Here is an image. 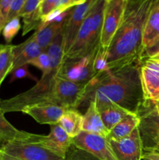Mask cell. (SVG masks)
I'll list each match as a JSON object with an SVG mask.
<instances>
[{
    "mask_svg": "<svg viewBox=\"0 0 159 160\" xmlns=\"http://www.w3.org/2000/svg\"><path fill=\"white\" fill-rule=\"evenodd\" d=\"M82 131L89 134L108 137L109 132L104 128L100 112L94 101L89 102L87 111L83 115Z\"/></svg>",
    "mask_w": 159,
    "mask_h": 160,
    "instance_id": "cell-18",
    "label": "cell"
},
{
    "mask_svg": "<svg viewBox=\"0 0 159 160\" xmlns=\"http://www.w3.org/2000/svg\"><path fill=\"white\" fill-rule=\"evenodd\" d=\"M10 3L11 0H1L0 1V13L2 16L4 20H6V22L9 12Z\"/></svg>",
    "mask_w": 159,
    "mask_h": 160,
    "instance_id": "cell-34",
    "label": "cell"
},
{
    "mask_svg": "<svg viewBox=\"0 0 159 160\" xmlns=\"http://www.w3.org/2000/svg\"><path fill=\"white\" fill-rule=\"evenodd\" d=\"M1 160H20V159H17V158L12 157V156H8V155L5 154V153H3L2 152Z\"/></svg>",
    "mask_w": 159,
    "mask_h": 160,
    "instance_id": "cell-35",
    "label": "cell"
},
{
    "mask_svg": "<svg viewBox=\"0 0 159 160\" xmlns=\"http://www.w3.org/2000/svg\"><path fill=\"white\" fill-rule=\"evenodd\" d=\"M159 39V0H153L143 35V49L154 45Z\"/></svg>",
    "mask_w": 159,
    "mask_h": 160,
    "instance_id": "cell-17",
    "label": "cell"
},
{
    "mask_svg": "<svg viewBox=\"0 0 159 160\" xmlns=\"http://www.w3.org/2000/svg\"><path fill=\"white\" fill-rule=\"evenodd\" d=\"M72 141L73 145L87 152L98 160H118L107 137L82 131Z\"/></svg>",
    "mask_w": 159,
    "mask_h": 160,
    "instance_id": "cell-9",
    "label": "cell"
},
{
    "mask_svg": "<svg viewBox=\"0 0 159 160\" xmlns=\"http://www.w3.org/2000/svg\"><path fill=\"white\" fill-rule=\"evenodd\" d=\"M65 160H98L91 154L79 148L72 143L69 148Z\"/></svg>",
    "mask_w": 159,
    "mask_h": 160,
    "instance_id": "cell-28",
    "label": "cell"
},
{
    "mask_svg": "<svg viewBox=\"0 0 159 160\" xmlns=\"http://www.w3.org/2000/svg\"><path fill=\"white\" fill-rule=\"evenodd\" d=\"M23 78H30V79L36 81V83L39 81L36 77H34L30 72L29 69H28V65H23L11 71L9 82L12 83L17 80L23 79Z\"/></svg>",
    "mask_w": 159,
    "mask_h": 160,
    "instance_id": "cell-29",
    "label": "cell"
},
{
    "mask_svg": "<svg viewBox=\"0 0 159 160\" xmlns=\"http://www.w3.org/2000/svg\"><path fill=\"white\" fill-rule=\"evenodd\" d=\"M98 49L84 57L65 59L58 76L72 82L87 84L94 77V62Z\"/></svg>",
    "mask_w": 159,
    "mask_h": 160,
    "instance_id": "cell-6",
    "label": "cell"
},
{
    "mask_svg": "<svg viewBox=\"0 0 159 160\" xmlns=\"http://www.w3.org/2000/svg\"><path fill=\"white\" fill-rule=\"evenodd\" d=\"M29 64L41 70L42 74H45L51 70V60L47 52H41L37 57L32 59Z\"/></svg>",
    "mask_w": 159,
    "mask_h": 160,
    "instance_id": "cell-27",
    "label": "cell"
},
{
    "mask_svg": "<svg viewBox=\"0 0 159 160\" xmlns=\"http://www.w3.org/2000/svg\"><path fill=\"white\" fill-rule=\"evenodd\" d=\"M138 130L144 149L159 150V113L152 102L145 101L139 110Z\"/></svg>",
    "mask_w": 159,
    "mask_h": 160,
    "instance_id": "cell-4",
    "label": "cell"
},
{
    "mask_svg": "<svg viewBox=\"0 0 159 160\" xmlns=\"http://www.w3.org/2000/svg\"><path fill=\"white\" fill-rule=\"evenodd\" d=\"M94 2L95 0H85L82 4L72 8L62 27L65 54L73 45L87 13Z\"/></svg>",
    "mask_w": 159,
    "mask_h": 160,
    "instance_id": "cell-12",
    "label": "cell"
},
{
    "mask_svg": "<svg viewBox=\"0 0 159 160\" xmlns=\"http://www.w3.org/2000/svg\"><path fill=\"white\" fill-rule=\"evenodd\" d=\"M31 133L20 131L12 126L5 117V112L0 109V144L10 142H26Z\"/></svg>",
    "mask_w": 159,
    "mask_h": 160,
    "instance_id": "cell-21",
    "label": "cell"
},
{
    "mask_svg": "<svg viewBox=\"0 0 159 160\" xmlns=\"http://www.w3.org/2000/svg\"><path fill=\"white\" fill-rule=\"evenodd\" d=\"M108 141L118 160H142L143 148L138 128L125 138Z\"/></svg>",
    "mask_w": 159,
    "mask_h": 160,
    "instance_id": "cell-13",
    "label": "cell"
},
{
    "mask_svg": "<svg viewBox=\"0 0 159 160\" xmlns=\"http://www.w3.org/2000/svg\"><path fill=\"white\" fill-rule=\"evenodd\" d=\"M13 45H0V87L8 74L12 70Z\"/></svg>",
    "mask_w": 159,
    "mask_h": 160,
    "instance_id": "cell-23",
    "label": "cell"
},
{
    "mask_svg": "<svg viewBox=\"0 0 159 160\" xmlns=\"http://www.w3.org/2000/svg\"><path fill=\"white\" fill-rule=\"evenodd\" d=\"M127 0H105L101 34V47L108 49L123 21Z\"/></svg>",
    "mask_w": 159,
    "mask_h": 160,
    "instance_id": "cell-5",
    "label": "cell"
},
{
    "mask_svg": "<svg viewBox=\"0 0 159 160\" xmlns=\"http://www.w3.org/2000/svg\"><path fill=\"white\" fill-rule=\"evenodd\" d=\"M1 155H2V152H1V149H0V160H1Z\"/></svg>",
    "mask_w": 159,
    "mask_h": 160,
    "instance_id": "cell-38",
    "label": "cell"
},
{
    "mask_svg": "<svg viewBox=\"0 0 159 160\" xmlns=\"http://www.w3.org/2000/svg\"><path fill=\"white\" fill-rule=\"evenodd\" d=\"M23 18V28H22V35L24 36L31 31H37L41 25L44 24L42 21L41 14L39 7L31 13L25 15Z\"/></svg>",
    "mask_w": 159,
    "mask_h": 160,
    "instance_id": "cell-24",
    "label": "cell"
},
{
    "mask_svg": "<svg viewBox=\"0 0 159 160\" xmlns=\"http://www.w3.org/2000/svg\"><path fill=\"white\" fill-rule=\"evenodd\" d=\"M66 11L49 23H45L32 34L42 52H46L56 34L62 30L70 11Z\"/></svg>",
    "mask_w": 159,
    "mask_h": 160,
    "instance_id": "cell-15",
    "label": "cell"
},
{
    "mask_svg": "<svg viewBox=\"0 0 159 160\" xmlns=\"http://www.w3.org/2000/svg\"><path fill=\"white\" fill-rule=\"evenodd\" d=\"M94 101L98 109L113 103L137 115L145 102L140 62L94 77L85 86L80 106Z\"/></svg>",
    "mask_w": 159,
    "mask_h": 160,
    "instance_id": "cell-1",
    "label": "cell"
},
{
    "mask_svg": "<svg viewBox=\"0 0 159 160\" xmlns=\"http://www.w3.org/2000/svg\"><path fill=\"white\" fill-rule=\"evenodd\" d=\"M83 115L77 109H66L61 117L59 125L71 138L82 132Z\"/></svg>",
    "mask_w": 159,
    "mask_h": 160,
    "instance_id": "cell-20",
    "label": "cell"
},
{
    "mask_svg": "<svg viewBox=\"0 0 159 160\" xmlns=\"http://www.w3.org/2000/svg\"><path fill=\"white\" fill-rule=\"evenodd\" d=\"M94 77L101 73L110 71L108 66V49H104L100 46L94 62Z\"/></svg>",
    "mask_w": 159,
    "mask_h": 160,
    "instance_id": "cell-25",
    "label": "cell"
},
{
    "mask_svg": "<svg viewBox=\"0 0 159 160\" xmlns=\"http://www.w3.org/2000/svg\"><path fill=\"white\" fill-rule=\"evenodd\" d=\"M66 109L51 103H40L26 106L21 112L29 115L41 124L54 125L59 123Z\"/></svg>",
    "mask_w": 159,
    "mask_h": 160,
    "instance_id": "cell-14",
    "label": "cell"
},
{
    "mask_svg": "<svg viewBox=\"0 0 159 160\" xmlns=\"http://www.w3.org/2000/svg\"><path fill=\"white\" fill-rule=\"evenodd\" d=\"M24 2L25 0H11L10 8H9V12L8 14L6 23L9 20H12V19L19 17L20 12L23 8V5H24Z\"/></svg>",
    "mask_w": 159,
    "mask_h": 160,
    "instance_id": "cell-30",
    "label": "cell"
},
{
    "mask_svg": "<svg viewBox=\"0 0 159 160\" xmlns=\"http://www.w3.org/2000/svg\"><path fill=\"white\" fill-rule=\"evenodd\" d=\"M50 128L51 131L48 135L31 134L25 142L38 145L65 159L67 152L73 143V138L62 130L59 123L51 125Z\"/></svg>",
    "mask_w": 159,
    "mask_h": 160,
    "instance_id": "cell-7",
    "label": "cell"
},
{
    "mask_svg": "<svg viewBox=\"0 0 159 160\" xmlns=\"http://www.w3.org/2000/svg\"><path fill=\"white\" fill-rule=\"evenodd\" d=\"M142 58H148L159 61V39L154 45L143 50Z\"/></svg>",
    "mask_w": 159,
    "mask_h": 160,
    "instance_id": "cell-32",
    "label": "cell"
},
{
    "mask_svg": "<svg viewBox=\"0 0 159 160\" xmlns=\"http://www.w3.org/2000/svg\"><path fill=\"white\" fill-rule=\"evenodd\" d=\"M98 109L103 124L108 132H110L111 130L115 128L125 117L132 114L121 106L113 103L105 105Z\"/></svg>",
    "mask_w": 159,
    "mask_h": 160,
    "instance_id": "cell-19",
    "label": "cell"
},
{
    "mask_svg": "<svg viewBox=\"0 0 159 160\" xmlns=\"http://www.w3.org/2000/svg\"><path fill=\"white\" fill-rule=\"evenodd\" d=\"M6 23V20H4V18L2 17V16L1 13H0V35H1L2 31V29H3V28H4V26Z\"/></svg>",
    "mask_w": 159,
    "mask_h": 160,
    "instance_id": "cell-36",
    "label": "cell"
},
{
    "mask_svg": "<svg viewBox=\"0 0 159 160\" xmlns=\"http://www.w3.org/2000/svg\"><path fill=\"white\" fill-rule=\"evenodd\" d=\"M140 78L145 100L158 102L159 61L142 58L140 60Z\"/></svg>",
    "mask_w": 159,
    "mask_h": 160,
    "instance_id": "cell-11",
    "label": "cell"
},
{
    "mask_svg": "<svg viewBox=\"0 0 159 160\" xmlns=\"http://www.w3.org/2000/svg\"><path fill=\"white\" fill-rule=\"evenodd\" d=\"M41 0H25L24 5L20 12L19 17H23L25 15L31 13L35 11L40 6Z\"/></svg>",
    "mask_w": 159,
    "mask_h": 160,
    "instance_id": "cell-31",
    "label": "cell"
},
{
    "mask_svg": "<svg viewBox=\"0 0 159 160\" xmlns=\"http://www.w3.org/2000/svg\"><path fill=\"white\" fill-rule=\"evenodd\" d=\"M153 0H127L123 21L108 48L110 70L140 62L145 23Z\"/></svg>",
    "mask_w": 159,
    "mask_h": 160,
    "instance_id": "cell-2",
    "label": "cell"
},
{
    "mask_svg": "<svg viewBox=\"0 0 159 160\" xmlns=\"http://www.w3.org/2000/svg\"><path fill=\"white\" fill-rule=\"evenodd\" d=\"M140 124L138 115L129 114L122 120L116 126L111 130L108 135V140H121L130 135Z\"/></svg>",
    "mask_w": 159,
    "mask_h": 160,
    "instance_id": "cell-22",
    "label": "cell"
},
{
    "mask_svg": "<svg viewBox=\"0 0 159 160\" xmlns=\"http://www.w3.org/2000/svg\"><path fill=\"white\" fill-rule=\"evenodd\" d=\"M104 6L105 0H95L64 60L84 57L99 48Z\"/></svg>",
    "mask_w": 159,
    "mask_h": 160,
    "instance_id": "cell-3",
    "label": "cell"
},
{
    "mask_svg": "<svg viewBox=\"0 0 159 160\" xmlns=\"http://www.w3.org/2000/svg\"><path fill=\"white\" fill-rule=\"evenodd\" d=\"M20 28H21V24H20V20L19 17L9 20L5 24L2 34L8 45H9L12 39L18 34Z\"/></svg>",
    "mask_w": 159,
    "mask_h": 160,
    "instance_id": "cell-26",
    "label": "cell"
},
{
    "mask_svg": "<svg viewBox=\"0 0 159 160\" xmlns=\"http://www.w3.org/2000/svg\"><path fill=\"white\" fill-rule=\"evenodd\" d=\"M154 105V107H155L156 110L157 111V112L159 113V101L158 102H153Z\"/></svg>",
    "mask_w": 159,
    "mask_h": 160,
    "instance_id": "cell-37",
    "label": "cell"
},
{
    "mask_svg": "<svg viewBox=\"0 0 159 160\" xmlns=\"http://www.w3.org/2000/svg\"><path fill=\"white\" fill-rule=\"evenodd\" d=\"M41 52V49L34 40L33 35L23 43L14 45L12 50L13 64L12 70L23 65H29V62L37 57Z\"/></svg>",
    "mask_w": 159,
    "mask_h": 160,
    "instance_id": "cell-16",
    "label": "cell"
},
{
    "mask_svg": "<svg viewBox=\"0 0 159 160\" xmlns=\"http://www.w3.org/2000/svg\"><path fill=\"white\" fill-rule=\"evenodd\" d=\"M142 160H159V150L144 149L142 155Z\"/></svg>",
    "mask_w": 159,
    "mask_h": 160,
    "instance_id": "cell-33",
    "label": "cell"
},
{
    "mask_svg": "<svg viewBox=\"0 0 159 160\" xmlns=\"http://www.w3.org/2000/svg\"><path fill=\"white\" fill-rule=\"evenodd\" d=\"M5 154L20 160H65L34 144L23 142H10L0 144Z\"/></svg>",
    "mask_w": 159,
    "mask_h": 160,
    "instance_id": "cell-10",
    "label": "cell"
},
{
    "mask_svg": "<svg viewBox=\"0 0 159 160\" xmlns=\"http://www.w3.org/2000/svg\"><path fill=\"white\" fill-rule=\"evenodd\" d=\"M85 86L58 76L52 88L53 104L65 109H77L80 106Z\"/></svg>",
    "mask_w": 159,
    "mask_h": 160,
    "instance_id": "cell-8",
    "label": "cell"
}]
</instances>
